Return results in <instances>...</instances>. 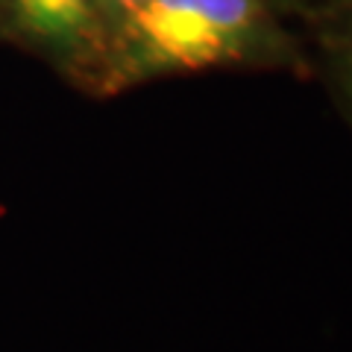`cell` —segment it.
Instances as JSON below:
<instances>
[{
    "mask_svg": "<svg viewBox=\"0 0 352 352\" xmlns=\"http://www.w3.org/2000/svg\"><path fill=\"white\" fill-rule=\"evenodd\" d=\"M112 3H115V9L120 12V18H126L132 9H138L141 3H144V0H112Z\"/></svg>",
    "mask_w": 352,
    "mask_h": 352,
    "instance_id": "4",
    "label": "cell"
},
{
    "mask_svg": "<svg viewBox=\"0 0 352 352\" xmlns=\"http://www.w3.org/2000/svg\"><path fill=\"white\" fill-rule=\"evenodd\" d=\"M338 74H340V80H344V85H346V94H349V100H352V38L346 41V47H344V53L338 50Z\"/></svg>",
    "mask_w": 352,
    "mask_h": 352,
    "instance_id": "3",
    "label": "cell"
},
{
    "mask_svg": "<svg viewBox=\"0 0 352 352\" xmlns=\"http://www.w3.org/2000/svg\"><path fill=\"white\" fill-rule=\"evenodd\" d=\"M15 15L44 41H74L91 24L94 0H12Z\"/></svg>",
    "mask_w": 352,
    "mask_h": 352,
    "instance_id": "2",
    "label": "cell"
},
{
    "mask_svg": "<svg viewBox=\"0 0 352 352\" xmlns=\"http://www.w3.org/2000/svg\"><path fill=\"white\" fill-rule=\"evenodd\" d=\"M138 74H185L244 62L258 44L256 0H144L124 18Z\"/></svg>",
    "mask_w": 352,
    "mask_h": 352,
    "instance_id": "1",
    "label": "cell"
}]
</instances>
